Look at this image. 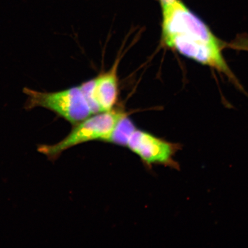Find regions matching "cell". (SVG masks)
Here are the masks:
<instances>
[{
	"label": "cell",
	"mask_w": 248,
	"mask_h": 248,
	"mask_svg": "<svg viewBox=\"0 0 248 248\" xmlns=\"http://www.w3.org/2000/svg\"><path fill=\"white\" fill-rule=\"evenodd\" d=\"M162 43L184 57L225 74L236 82L222 53L225 43L181 0L162 9Z\"/></svg>",
	"instance_id": "cell-1"
},
{
	"label": "cell",
	"mask_w": 248,
	"mask_h": 248,
	"mask_svg": "<svg viewBox=\"0 0 248 248\" xmlns=\"http://www.w3.org/2000/svg\"><path fill=\"white\" fill-rule=\"evenodd\" d=\"M125 111L115 108L92 114L81 122L74 125L66 137L57 144L39 145V153L49 160H55L63 152L84 142L102 140L107 142L117 124L127 115Z\"/></svg>",
	"instance_id": "cell-2"
},
{
	"label": "cell",
	"mask_w": 248,
	"mask_h": 248,
	"mask_svg": "<svg viewBox=\"0 0 248 248\" xmlns=\"http://www.w3.org/2000/svg\"><path fill=\"white\" fill-rule=\"evenodd\" d=\"M23 93L27 96L25 109L45 108L73 125L93 114L79 86L54 92H39L24 88Z\"/></svg>",
	"instance_id": "cell-3"
},
{
	"label": "cell",
	"mask_w": 248,
	"mask_h": 248,
	"mask_svg": "<svg viewBox=\"0 0 248 248\" xmlns=\"http://www.w3.org/2000/svg\"><path fill=\"white\" fill-rule=\"evenodd\" d=\"M126 146L149 168L160 165L180 170L179 164L175 159L176 154L182 148L178 142H170L136 128L130 136Z\"/></svg>",
	"instance_id": "cell-4"
},
{
	"label": "cell",
	"mask_w": 248,
	"mask_h": 248,
	"mask_svg": "<svg viewBox=\"0 0 248 248\" xmlns=\"http://www.w3.org/2000/svg\"><path fill=\"white\" fill-rule=\"evenodd\" d=\"M117 60L111 69L79 85L93 114L109 111L116 106L119 96Z\"/></svg>",
	"instance_id": "cell-5"
},
{
	"label": "cell",
	"mask_w": 248,
	"mask_h": 248,
	"mask_svg": "<svg viewBox=\"0 0 248 248\" xmlns=\"http://www.w3.org/2000/svg\"><path fill=\"white\" fill-rule=\"evenodd\" d=\"M136 129L134 124L127 114L117 124L107 142L126 146L130 136Z\"/></svg>",
	"instance_id": "cell-6"
},
{
	"label": "cell",
	"mask_w": 248,
	"mask_h": 248,
	"mask_svg": "<svg viewBox=\"0 0 248 248\" xmlns=\"http://www.w3.org/2000/svg\"><path fill=\"white\" fill-rule=\"evenodd\" d=\"M226 46L237 50L248 51V36L245 34L240 35L233 41L226 44Z\"/></svg>",
	"instance_id": "cell-7"
},
{
	"label": "cell",
	"mask_w": 248,
	"mask_h": 248,
	"mask_svg": "<svg viewBox=\"0 0 248 248\" xmlns=\"http://www.w3.org/2000/svg\"><path fill=\"white\" fill-rule=\"evenodd\" d=\"M176 1V0H160L161 7L162 9L168 7Z\"/></svg>",
	"instance_id": "cell-8"
}]
</instances>
